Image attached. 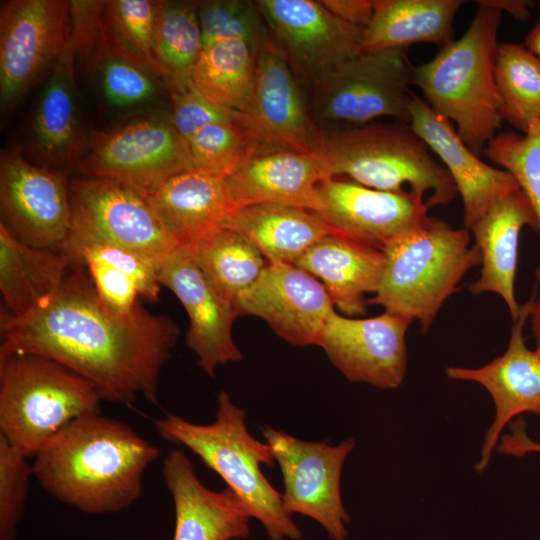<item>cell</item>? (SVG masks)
Here are the masks:
<instances>
[{
    "instance_id": "obj_19",
    "label": "cell",
    "mask_w": 540,
    "mask_h": 540,
    "mask_svg": "<svg viewBox=\"0 0 540 540\" xmlns=\"http://www.w3.org/2000/svg\"><path fill=\"white\" fill-rule=\"evenodd\" d=\"M158 280L185 308L190 321L185 343L207 375L214 377L219 365L242 359L232 338V324L239 317L235 306L212 287L187 246L178 247L166 258Z\"/></svg>"
},
{
    "instance_id": "obj_17",
    "label": "cell",
    "mask_w": 540,
    "mask_h": 540,
    "mask_svg": "<svg viewBox=\"0 0 540 540\" xmlns=\"http://www.w3.org/2000/svg\"><path fill=\"white\" fill-rule=\"evenodd\" d=\"M333 306L317 278L281 262H269L235 303L238 316L262 318L278 336L297 346L318 345Z\"/></svg>"
},
{
    "instance_id": "obj_42",
    "label": "cell",
    "mask_w": 540,
    "mask_h": 540,
    "mask_svg": "<svg viewBox=\"0 0 540 540\" xmlns=\"http://www.w3.org/2000/svg\"><path fill=\"white\" fill-rule=\"evenodd\" d=\"M171 100L173 124L187 143L204 127L217 122L232 121L241 115L213 104L193 84L184 90L172 92Z\"/></svg>"
},
{
    "instance_id": "obj_44",
    "label": "cell",
    "mask_w": 540,
    "mask_h": 540,
    "mask_svg": "<svg viewBox=\"0 0 540 540\" xmlns=\"http://www.w3.org/2000/svg\"><path fill=\"white\" fill-rule=\"evenodd\" d=\"M510 432L504 434L497 445V451L504 455L521 457L531 453L540 455V442L530 438L527 425L522 418L510 423Z\"/></svg>"
},
{
    "instance_id": "obj_36",
    "label": "cell",
    "mask_w": 540,
    "mask_h": 540,
    "mask_svg": "<svg viewBox=\"0 0 540 540\" xmlns=\"http://www.w3.org/2000/svg\"><path fill=\"white\" fill-rule=\"evenodd\" d=\"M495 81L503 120L525 133L540 118V58L524 44L499 43Z\"/></svg>"
},
{
    "instance_id": "obj_31",
    "label": "cell",
    "mask_w": 540,
    "mask_h": 540,
    "mask_svg": "<svg viewBox=\"0 0 540 540\" xmlns=\"http://www.w3.org/2000/svg\"><path fill=\"white\" fill-rule=\"evenodd\" d=\"M71 38L52 68L34 117L35 142L43 157L56 164L78 162L84 149L77 108Z\"/></svg>"
},
{
    "instance_id": "obj_27",
    "label": "cell",
    "mask_w": 540,
    "mask_h": 540,
    "mask_svg": "<svg viewBox=\"0 0 540 540\" xmlns=\"http://www.w3.org/2000/svg\"><path fill=\"white\" fill-rule=\"evenodd\" d=\"M221 227L249 240L269 262H294L334 231L316 213L288 205L260 203L233 210Z\"/></svg>"
},
{
    "instance_id": "obj_46",
    "label": "cell",
    "mask_w": 540,
    "mask_h": 540,
    "mask_svg": "<svg viewBox=\"0 0 540 540\" xmlns=\"http://www.w3.org/2000/svg\"><path fill=\"white\" fill-rule=\"evenodd\" d=\"M529 319L536 340L535 351L540 356V296L538 298L530 299Z\"/></svg>"
},
{
    "instance_id": "obj_7",
    "label": "cell",
    "mask_w": 540,
    "mask_h": 540,
    "mask_svg": "<svg viewBox=\"0 0 540 540\" xmlns=\"http://www.w3.org/2000/svg\"><path fill=\"white\" fill-rule=\"evenodd\" d=\"M95 386L49 358L0 354V436L25 457H34L61 429L101 413Z\"/></svg>"
},
{
    "instance_id": "obj_6",
    "label": "cell",
    "mask_w": 540,
    "mask_h": 540,
    "mask_svg": "<svg viewBox=\"0 0 540 540\" xmlns=\"http://www.w3.org/2000/svg\"><path fill=\"white\" fill-rule=\"evenodd\" d=\"M378 291L368 303L408 321L418 320L425 333L443 303L458 290L468 270L481 263L470 246V231L432 218L388 243Z\"/></svg>"
},
{
    "instance_id": "obj_3",
    "label": "cell",
    "mask_w": 540,
    "mask_h": 540,
    "mask_svg": "<svg viewBox=\"0 0 540 540\" xmlns=\"http://www.w3.org/2000/svg\"><path fill=\"white\" fill-rule=\"evenodd\" d=\"M501 17L496 9L479 7L459 39L413 67V85L428 106L454 123L458 136L478 156L504 121L495 81Z\"/></svg>"
},
{
    "instance_id": "obj_18",
    "label": "cell",
    "mask_w": 540,
    "mask_h": 540,
    "mask_svg": "<svg viewBox=\"0 0 540 540\" xmlns=\"http://www.w3.org/2000/svg\"><path fill=\"white\" fill-rule=\"evenodd\" d=\"M429 208L408 192H388L331 178L317 190L314 210L334 231L383 250L395 238L426 224Z\"/></svg>"
},
{
    "instance_id": "obj_25",
    "label": "cell",
    "mask_w": 540,
    "mask_h": 540,
    "mask_svg": "<svg viewBox=\"0 0 540 540\" xmlns=\"http://www.w3.org/2000/svg\"><path fill=\"white\" fill-rule=\"evenodd\" d=\"M139 192L180 246L221 227L235 210L227 177L202 170L177 174Z\"/></svg>"
},
{
    "instance_id": "obj_5",
    "label": "cell",
    "mask_w": 540,
    "mask_h": 540,
    "mask_svg": "<svg viewBox=\"0 0 540 540\" xmlns=\"http://www.w3.org/2000/svg\"><path fill=\"white\" fill-rule=\"evenodd\" d=\"M318 156L328 179L347 176L368 188L408 192L429 209L458 195L447 169L404 122L322 130Z\"/></svg>"
},
{
    "instance_id": "obj_47",
    "label": "cell",
    "mask_w": 540,
    "mask_h": 540,
    "mask_svg": "<svg viewBox=\"0 0 540 540\" xmlns=\"http://www.w3.org/2000/svg\"><path fill=\"white\" fill-rule=\"evenodd\" d=\"M524 45L540 58V20L526 36Z\"/></svg>"
},
{
    "instance_id": "obj_13",
    "label": "cell",
    "mask_w": 540,
    "mask_h": 540,
    "mask_svg": "<svg viewBox=\"0 0 540 540\" xmlns=\"http://www.w3.org/2000/svg\"><path fill=\"white\" fill-rule=\"evenodd\" d=\"M274 41L302 86L311 89L327 72L361 53L362 28L316 0H258Z\"/></svg>"
},
{
    "instance_id": "obj_26",
    "label": "cell",
    "mask_w": 540,
    "mask_h": 540,
    "mask_svg": "<svg viewBox=\"0 0 540 540\" xmlns=\"http://www.w3.org/2000/svg\"><path fill=\"white\" fill-rule=\"evenodd\" d=\"M386 257L382 250L331 233L307 249L293 265L322 281L332 302L343 313L366 312L365 293H376Z\"/></svg>"
},
{
    "instance_id": "obj_37",
    "label": "cell",
    "mask_w": 540,
    "mask_h": 540,
    "mask_svg": "<svg viewBox=\"0 0 540 540\" xmlns=\"http://www.w3.org/2000/svg\"><path fill=\"white\" fill-rule=\"evenodd\" d=\"M483 153L514 177L534 209L540 232V118L525 133L498 132ZM535 275L540 284V263Z\"/></svg>"
},
{
    "instance_id": "obj_10",
    "label": "cell",
    "mask_w": 540,
    "mask_h": 540,
    "mask_svg": "<svg viewBox=\"0 0 540 540\" xmlns=\"http://www.w3.org/2000/svg\"><path fill=\"white\" fill-rule=\"evenodd\" d=\"M77 169L85 177L113 180L138 191L196 170L188 143L171 116L165 115L143 117L98 134L83 149Z\"/></svg>"
},
{
    "instance_id": "obj_28",
    "label": "cell",
    "mask_w": 540,
    "mask_h": 540,
    "mask_svg": "<svg viewBox=\"0 0 540 540\" xmlns=\"http://www.w3.org/2000/svg\"><path fill=\"white\" fill-rule=\"evenodd\" d=\"M371 22L363 30L362 50L406 49L416 43L440 48L453 41L461 0H374Z\"/></svg>"
},
{
    "instance_id": "obj_1",
    "label": "cell",
    "mask_w": 540,
    "mask_h": 540,
    "mask_svg": "<svg viewBox=\"0 0 540 540\" xmlns=\"http://www.w3.org/2000/svg\"><path fill=\"white\" fill-rule=\"evenodd\" d=\"M0 354L30 353L58 362L91 382L102 401L132 406L138 397L158 403L161 371L179 328L139 302L127 314L100 299L86 271L70 263L44 305L14 316L0 314Z\"/></svg>"
},
{
    "instance_id": "obj_11",
    "label": "cell",
    "mask_w": 540,
    "mask_h": 540,
    "mask_svg": "<svg viewBox=\"0 0 540 540\" xmlns=\"http://www.w3.org/2000/svg\"><path fill=\"white\" fill-rule=\"evenodd\" d=\"M71 38V3L12 0L0 11V100L13 108L53 68Z\"/></svg>"
},
{
    "instance_id": "obj_2",
    "label": "cell",
    "mask_w": 540,
    "mask_h": 540,
    "mask_svg": "<svg viewBox=\"0 0 540 540\" xmlns=\"http://www.w3.org/2000/svg\"><path fill=\"white\" fill-rule=\"evenodd\" d=\"M160 449L129 425L89 414L70 422L34 456L33 476L58 501L87 514L122 511L142 495Z\"/></svg>"
},
{
    "instance_id": "obj_21",
    "label": "cell",
    "mask_w": 540,
    "mask_h": 540,
    "mask_svg": "<svg viewBox=\"0 0 540 540\" xmlns=\"http://www.w3.org/2000/svg\"><path fill=\"white\" fill-rule=\"evenodd\" d=\"M409 113L410 127L439 157L461 195L466 229L469 230L498 199L519 188L510 173L483 162L461 140L453 124L415 94Z\"/></svg>"
},
{
    "instance_id": "obj_23",
    "label": "cell",
    "mask_w": 540,
    "mask_h": 540,
    "mask_svg": "<svg viewBox=\"0 0 540 540\" xmlns=\"http://www.w3.org/2000/svg\"><path fill=\"white\" fill-rule=\"evenodd\" d=\"M525 226L538 230L534 209L518 188L498 199L469 229L481 254L480 277L469 285L473 294L495 293L516 320L521 305L515 298V276L520 233Z\"/></svg>"
},
{
    "instance_id": "obj_43",
    "label": "cell",
    "mask_w": 540,
    "mask_h": 540,
    "mask_svg": "<svg viewBox=\"0 0 540 540\" xmlns=\"http://www.w3.org/2000/svg\"><path fill=\"white\" fill-rule=\"evenodd\" d=\"M322 4L340 20L365 29L372 20L374 0H321Z\"/></svg>"
},
{
    "instance_id": "obj_39",
    "label": "cell",
    "mask_w": 540,
    "mask_h": 540,
    "mask_svg": "<svg viewBox=\"0 0 540 540\" xmlns=\"http://www.w3.org/2000/svg\"><path fill=\"white\" fill-rule=\"evenodd\" d=\"M188 145L196 170L226 177L259 153L255 139L242 121V114L235 120L204 127Z\"/></svg>"
},
{
    "instance_id": "obj_20",
    "label": "cell",
    "mask_w": 540,
    "mask_h": 540,
    "mask_svg": "<svg viewBox=\"0 0 540 540\" xmlns=\"http://www.w3.org/2000/svg\"><path fill=\"white\" fill-rule=\"evenodd\" d=\"M530 300L521 305L514 320L506 351L479 368L448 367L454 380L481 384L491 395L495 416L484 437L480 459L475 466L482 472L489 464L505 426L523 413L540 416V356L525 343L523 330L529 319Z\"/></svg>"
},
{
    "instance_id": "obj_38",
    "label": "cell",
    "mask_w": 540,
    "mask_h": 540,
    "mask_svg": "<svg viewBox=\"0 0 540 540\" xmlns=\"http://www.w3.org/2000/svg\"><path fill=\"white\" fill-rule=\"evenodd\" d=\"M159 1H105L104 19L113 39L133 61L161 78L154 51V28Z\"/></svg>"
},
{
    "instance_id": "obj_24",
    "label": "cell",
    "mask_w": 540,
    "mask_h": 540,
    "mask_svg": "<svg viewBox=\"0 0 540 540\" xmlns=\"http://www.w3.org/2000/svg\"><path fill=\"white\" fill-rule=\"evenodd\" d=\"M325 180L320 157L296 151L255 154L227 176L235 209L273 203L313 211Z\"/></svg>"
},
{
    "instance_id": "obj_30",
    "label": "cell",
    "mask_w": 540,
    "mask_h": 540,
    "mask_svg": "<svg viewBox=\"0 0 540 540\" xmlns=\"http://www.w3.org/2000/svg\"><path fill=\"white\" fill-rule=\"evenodd\" d=\"M69 265L63 253L26 245L0 223V291L8 313L21 316L44 305Z\"/></svg>"
},
{
    "instance_id": "obj_40",
    "label": "cell",
    "mask_w": 540,
    "mask_h": 540,
    "mask_svg": "<svg viewBox=\"0 0 540 540\" xmlns=\"http://www.w3.org/2000/svg\"><path fill=\"white\" fill-rule=\"evenodd\" d=\"M196 10L203 47L218 41L241 39L259 48L270 34L256 1H197Z\"/></svg>"
},
{
    "instance_id": "obj_16",
    "label": "cell",
    "mask_w": 540,
    "mask_h": 540,
    "mask_svg": "<svg viewBox=\"0 0 540 540\" xmlns=\"http://www.w3.org/2000/svg\"><path fill=\"white\" fill-rule=\"evenodd\" d=\"M410 323L388 311L372 318H348L334 311L318 346L349 381L394 389L407 370L405 336Z\"/></svg>"
},
{
    "instance_id": "obj_45",
    "label": "cell",
    "mask_w": 540,
    "mask_h": 540,
    "mask_svg": "<svg viewBox=\"0 0 540 540\" xmlns=\"http://www.w3.org/2000/svg\"><path fill=\"white\" fill-rule=\"evenodd\" d=\"M478 7L493 8L501 13L506 12L519 22L526 21L530 16L533 2L527 0H479Z\"/></svg>"
},
{
    "instance_id": "obj_34",
    "label": "cell",
    "mask_w": 540,
    "mask_h": 540,
    "mask_svg": "<svg viewBox=\"0 0 540 540\" xmlns=\"http://www.w3.org/2000/svg\"><path fill=\"white\" fill-rule=\"evenodd\" d=\"M203 49L196 2L159 1L154 28V51L171 93L192 85Z\"/></svg>"
},
{
    "instance_id": "obj_48",
    "label": "cell",
    "mask_w": 540,
    "mask_h": 540,
    "mask_svg": "<svg viewBox=\"0 0 540 540\" xmlns=\"http://www.w3.org/2000/svg\"><path fill=\"white\" fill-rule=\"evenodd\" d=\"M538 6H539V12H540V1H538ZM539 20H540V14H539Z\"/></svg>"
},
{
    "instance_id": "obj_35",
    "label": "cell",
    "mask_w": 540,
    "mask_h": 540,
    "mask_svg": "<svg viewBox=\"0 0 540 540\" xmlns=\"http://www.w3.org/2000/svg\"><path fill=\"white\" fill-rule=\"evenodd\" d=\"M77 54L97 73L103 95L110 104L134 105L156 95L154 76L122 51L105 19L81 44Z\"/></svg>"
},
{
    "instance_id": "obj_8",
    "label": "cell",
    "mask_w": 540,
    "mask_h": 540,
    "mask_svg": "<svg viewBox=\"0 0 540 540\" xmlns=\"http://www.w3.org/2000/svg\"><path fill=\"white\" fill-rule=\"evenodd\" d=\"M71 229L62 250L67 257L90 243L116 246L161 266L180 245L145 197L119 182L93 177L69 179Z\"/></svg>"
},
{
    "instance_id": "obj_15",
    "label": "cell",
    "mask_w": 540,
    "mask_h": 540,
    "mask_svg": "<svg viewBox=\"0 0 540 540\" xmlns=\"http://www.w3.org/2000/svg\"><path fill=\"white\" fill-rule=\"evenodd\" d=\"M1 223L19 241L61 252L71 229L69 180L37 167L17 152L0 160Z\"/></svg>"
},
{
    "instance_id": "obj_41",
    "label": "cell",
    "mask_w": 540,
    "mask_h": 540,
    "mask_svg": "<svg viewBox=\"0 0 540 540\" xmlns=\"http://www.w3.org/2000/svg\"><path fill=\"white\" fill-rule=\"evenodd\" d=\"M0 436V540H15L29 495L32 465Z\"/></svg>"
},
{
    "instance_id": "obj_29",
    "label": "cell",
    "mask_w": 540,
    "mask_h": 540,
    "mask_svg": "<svg viewBox=\"0 0 540 540\" xmlns=\"http://www.w3.org/2000/svg\"><path fill=\"white\" fill-rule=\"evenodd\" d=\"M87 271L100 299L111 310L130 313L139 297L159 300L160 266L137 253L101 243L85 244L67 256Z\"/></svg>"
},
{
    "instance_id": "obj_4",
    "label": "cell",
    "mask_w": 540,
    "mask_h": 540,
    "mask_svg": "<svg viewBox=\"0 0 540 540\" xmlns=\"http://www.w3.org/2000/svg\"><path fill=\"white\" fill-rule=\"evenodd\" d=\"M217 402L213 423L196 424L167 414L155 421L156 431L166 441L188 448L216 472L250 516L262 523L271 540H300L301 531L283 509L282 494L261 470L263 464L274 465L270 446L250 435L245 411L232 402L227 392L221 391Z\"/></svg>"
},
{
    "instance_id": "obj_22",
    "label": "cell",
    "mask_w": 540,
    "mask_h": 540,
    "mask_svg": "<svg viewBox=\"0 0 540 540\" xmlns=\"http://www.w3.org/2000/svg\"><path fill=\"white\" fill-rule=\"evenodd\" d=\"M162 474L175 507L174 540L245 539L250 514L227 487L216 492L198 479L190 458L172 450L162 462Z\"/></svg>"
},
{
    "instance_id": "obj_33",
    "label": "cell",
    "mask_w": 540,
    "mask_h": 540,
    "mask_svg": "<svg viewBox=\"0 0 540 540\" xmlns=\"http://www.w3.org/2000/svg\"><path fill=\"white\" fill-rule=\"evenodd\" d=\"M212 287L235 306L266 267L265 257L238 232L218 227L187 246Z\"/></svg>"
},
{
    "instance_id": "obj_9",
    "label": "cell",
    "mask_w": 540,
    "mask_h": 540,
    "mask_svg": "<svg viewBox=\"0 0 540 540\" xmlns=\"http://www.w3.org/2000/svg\"><path fill=\"white\" fill-rule=\"evenodd\" d=\"M413 66L405 49L362 51L327 72L310 89L314 120L362 125L380 117L409 124Z\"/></svg>"
},
{
    "instance_id": "obj_32",
    "label": "cell",
    "mask_w": 540,
    "mask_h": 540,
    "mask_svg": "<svg viewBox=\"0 0 540 540\" xmlns=\"http://www.w3.org/2000/svg\"><path fill=\"white\" fill-rule=\"evenodd\" d=\"M257 47L241 39L203 47L192 75L194 87L213 104L240 114L253 98Z\"/></svg>"
},
{
    "instance_id": "obj_14",
    "label": "cell",
    "mask_w": 540,
    "mask_h": 540,
    "mask_svg": "<svg viewBox=\"0 0 540 540\" xmlns=\"http://www.w3.org/2000/svg\"><path fill=\"white\" fill-rule=\"evenodd\" d=\"M242 121L259 153L296 151L318 155L322 130L312 116L301 83L271 34L258 49L253 98Z\"/></svg>"
},
{
    "instance_id": "obj_12",
    "label": "cell",
    "mask_w": 540,
    "mask_h": 540,
    "mask_svg": "<svg viewBox=\"0 0 540 540\" xmlns=\"http://www.w3.org/2000/svg\"><path fill=\"white\" fill-rule=\"evenodd\" d=\"M261 431L281 470L285 512L310 517L332 540H346L350 516L341 498V474L355 440L331 446L325 441H304L270 426Z\"/></svg>"
}]
</instances>
